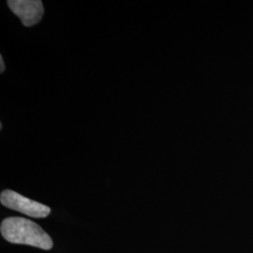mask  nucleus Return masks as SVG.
Listing matches in <instances>:
<instances>
[{
	"instance_id": "3",
	"label": "nucleus",
	"mask_w": 253,
	"mask_h": 253,
	"mask_svg": "<svg viewBox=\"0 0 253 253\" xmlns=\"http://www.w3.org/2000/svg\"><path fill=\"white\" fill-rule=\"evenodd\" d=\"M8 5L25 27L36 25L44 14L43 4L40 0H9Z\"/></svg>"
},
{
	"instance_id": "1",
	"label": "nucleus",
	"mask_w": 253,
	"mask_h": 253,
	"mask_svg": "<svg viewBox=\"0 0 253 253\" xmlns=\"http://www.w3.org/2000/svg\"><path fill=\"white\" fill-rule=\"evenodd\" d=\"M1 235L10 243L51 250L53 240L37 223L23 217H8L1 224Z\"/></svg>"
},
{
	"instance_id": "5",
	"label": "nucleus",
	"mask_w": 253,
	"mask_h": 253,
	"mask_svg": "<svg viewBox=\"0 0 253 253\" xmlns=\"http://www.w3.org/2000/svg\"><path fill=\"white\" fill-rule=\"evenodd\" d=\"M3 127V125H2V123H0V128H2Z\"/></svg>"
},
{
	"instance_id": "2",
	"label": "nucleus",
	"mask_w": 253,
	"mask_h": 253,
	"mask_svg": "<svg viewBox=\"0 0 253 253\" xmlns=\"http://www.w3.org/2000/svg\"><path fill=\"white\" fill-rule=\"evenodd\" d=\"M0 202L6 208L16 210L31 217H46L51 213L49 207L34 200L28 199L13 190H4L0 195Z\"/></svg>"
},
{
	"instance_id": "4",
	"label": "nucleus",
	"mask_w": 253,
	"mask_h": 253,
	"mask_svg": "<svg viewBox=\"0 0 253 253\" xmlns=\"http://www.w3.org/2000/svg\"><path fill=\"white\" fill-rule=\"evenodd\" d=\"M0 66H1V68H0V73H4V71H5V63H4L2 54L0 55Z\"/></svg>"
}]
</instances>
